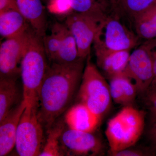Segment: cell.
I'll use <instances>...</instances> for the list:
<instances>
[{"mask_svg": "<svg viewBox=\"0 0 156 156\" xmlns=\"http://www.w3.org/2000/svg\"><path fill=\"white\" fill-rule=\"evenodd\" d=\"M0 121L21 102L16 78H0Z\"/></svg>", "mask_w": 156, "mask_h": 156, "instance_id": "ac0fdd59", "label": "cell"}, {"mask_svg": "<svg viewBox=\"0 0 156 156\" xmlns=\"http://www.w3.org/2000/svg\"><path fill=\"white\" fill-rule=\"evenodd\" d=\"M31 28L17 36L5 39L0 46V78L17 79Z\"/></svg>", "mask_w": 156, "mask_h": 156, "instance_id": "52a82bcc", "label": "cell"}, {"mask_svg": "<svg viewBox=\"0 0 156 156\" xmlns=\"http://www.w3.org/2000/svg\"><path fill=\"white\" fill-rule=\"evenodd\" d=\"M55 23L60 34L61 43L58 54L53 62L71 64L83 59L80 57L75 39L66 26L60 23Z\"/></svg>", "mask_w": 156, "mask_h": 156, "instance_id": "e0dca14e", "label": "cell"}, {"mask_svg": "<svg viewBox=\"0 0 156 156\" xmlns=\"http://www.w3.org/2000/svg\"><path fill=\"white\" fill-rule=\"evenodd\" d=\"M98 67L102 74L110 79L124 72L128 64L130 51H112L94 47Z\"/></svg>", "mask_w": 156, "mask_h": 156, "instance_id": "7c38bea8", "label": "cell"}, {"mask_svg": "<svg viewBox=\"0 0 156 156\" xmlns=\"http://www.w3.org/2000/svg\"><path fill=\"white\" fill-rule=\"evenodd\" d=\"M128 148L125 149L115 152H109V154L113 156H147L150 154L144 151L136 149Z\"/></svg>", "mask_w": 156, "mask_h": 156, "instance_id": "484cf974", "label": "cell"}, {"mask_svg": "<svg viewBox=\"0 0 156 156\" xmlns=\"http://www.w3.org/2000/svg\"><path fill=\"white\" fill-rule=\"evenodd\" d=\"M144 96L146 104L150 112L153 122L156 120V87L148 89Z\"/></svg>", "mask_w": 156, "mask_h": 156, "instance_id": "cb8c5ba5", "label": "cell"}, {"mask_svg": "<svg viewBox=\"0 0 156 156\" xmlns=\"http://www.w3.org/2000/svg\"><path fill=\"white\" fill-rule=\"evenodd\" d=\"M47 8L50 13L59 17H66L73 12L70 0H49Z\"/></svg>", "mask_w": 156, "mask_h": 156, "instance_id": "603a6c76", "label": "cell"}, {"mask_svg": "<svg viewBox=\"0 0 156 156\" xmlns=\"http://www.w3.org/2000/svg\"><path fill=\"white\" fill-rule=\"evenodd\" d=\"M73 11L86 14L99 20L111 9L112 4L106 0H70Z\"/></svg>", "mask_w": 156, "mask_h": 156, "instance_id": "d6986e66", "label": "cell"}, {"mask_svg": "<svg viewBox=\"0 0 156 156\" xmlns=\"http://www.w3.org/2000/svg\"><path fill=\"white\" fill-rule=\"evenodd\" d=\"M101 119L88 107L78 102L68 110L64 122L68 128L73 130L94 132L100 125Z\"/></svg>", "mask_w": 156, "mask_h": 156, "instance_id": "4fadbf2b", "label": "cell"}, {"mask_svg": "<svg viewBox=\"0 0 156 156\" xmlns=\"http://www.w3.org/2000/svg\"><path fill=\"white\" fill-rule=\"evenodd\" d=\"M144 12L151 20L156 31V5L154 3L151 7Z\"/></svg>", "mask_w": 156, "mask_h": 156, "instance_id": "83f0119b", "label": "cell"}, {"mask_svg": "<svg viewBox=\"0 0 156 156\" xmlns=\"http://www.w3.org/2000/svg\"><path fill=\"white\" fill-rule=\"evenodd\" d=\"M30 27L17 9H10L0 12V35L4 38H10L22 34Z\"/></svg>", "mask_w": 156, "mask_h": 156, "instance_id": "2e32d148", "label": "cell"}, {"mask_svg": "<svg viewBox=\"0 0 156 156\" xmlns=\"http://www.w3.org/2000/svg\"><path fill=\"white\" fill-rule=\"evenodd\" d=\"M37 108V105L26 104L20 118L15 145L18 155L39 156L43 150L44 128L38 118Z\"/></svg>", "mask_w": 156, "mask_h": 156, "instance_id": "8992f818", "label": "cell"}, {"mask_svg": "<svg viewBox=\"0 0 156 156\" xmlns=\"http://www.w3.org/2000/svg\"><path fill=\"white\" fill-rule=\"evenodd\" d=\"M123 73L135 84L138 94L144 95L153 77L152 59L144 45H141L131 53Z\"/></svg>", "mask_w": 156, "mask_h": 156, "instance_id": "30bf717a", "label": "cell"}, {"mask_svg": "<svg viewBox=\"0 0 156 156\" xmlns=\"http://www.w3.org/2000/svg\"><path fill=\"white\" fill-rule=\"evenodd\" d=\"M85 60L71 64L52 62L38 94L37 113L47 130L68 108L82 80Z\"/></svg>", "mask_w": 156, "mask_h": 156, "instance_id": "6da1fadb", "label": "cell"}, {"mask_svg": "<svg viewBox=\"0 0 156 156\" xmlns=\"http://www.w3.org/2000/svg\"><path fill=\"white\" fill-rule=\"evenodd\" d=\"M26 107L23 99L0 121V156L7 155L15 147L17 128Z\"/></svg>", "mask_w": 156, "mask_h": 156, "instance_id": "8fae6325", "label": "cell"}, {"mask_svg": "<svg viewBox=\"0 0 156 156\" xmlns=\"http://www.w3.org/2000/svg\"><path fill=\"white\" fill-rule=\"evenodd\" d=\"M106 1L109 2L112 4H114V5H115V4H116L118 0H106Z\"/></svg>", "mask_w": 156, "mask_h": 156, "instance_id": "f546056e", "label": "cell"}, {"mask_svg": "<svg viewBox=\"0 0 156 156\" xmlns=\"http://www.w3.org/2000/svg\"><path fill=\"white\" fill-rule=\"evenodd\" d=\"M112 98L115 103L124 106L131 105L138 94L134 82L124 73L108 79Z\"/></svg>", "mask_w": 156, "mask_h": 156, "instance_id": "9a60e30c", "label": "cell"}, {"mask_svg": "<svg viewBox=\"0 0 156 156\" xmlns=\"http://www.w3.org/2000/svg\"><path fill=\"white\" fill-rule=\"evenodd\" d=\"M156 0H118L116 5L126 17L134 20L149 9Z\"/></svg>", "mask_w": 156, "mask_h": 156, "instance_id": "44dd1931", "label": "cell"}, {"mask_svg": "<svg viewBox=\"0 0 156 156\" xmlns=\"http://www.w3.org/2000/svg\"><path fill=\"white\" fill-rule=\"evenodd\" d=\"M60 143L64 155L98 156L104 152L103 143L93 132L64 129Z\"/></svg>", "mask_w": 156, "mask_h": 156, "instance_id": "9c48e42d", "label": "cell"}, {"mask_svg": "<svg viewBox=\"0 0 156 156\" xmlns=\"http://www.w3.org/2000/svg\"><path fill=\"white\" fill-rule=\"evenodd\" d=\"M149 136L153 144L154 148L156 147V120L153 122L152 127L149 132Z\"/></svg>", "mask_w": 156, "mask_h": 156, "instance_id": "f1b7e54d", "label": "cell"}, {"mask_svg": "<svg viewBox=\"0 0 156 156\" xmlns=\"http://www.w3.org/2000/svg\"><path fill=\"white\" fill-rule=\"evenodd\" d=\"M65 122L59 120L47 130V137L39 156H64L61 147L60 138L65 129Z\"/></svg>", "mask_w": 156, "mask_h": 156, "instance_id": "ffe728a7", "label": "cell"}, {"mask_svg": "<svg viewBox=\"0 0 156 156\" xmlns=\"http://www.w3.org/2000/svg\"><path fill=\"white\" fill-rule=\"evenodd\" d=\"M124 15L117 6L112 7L99 23L94 47L112 51H130L138 44L139 37L122 20Z\"/></svg>", "mask_w": 156, "mask_h": 156, "instance_id": "277c9868", "label": "cell"}, {"mask_svg": "<svg viewBox=\"0 0 156 156\" xmlns=\"http://www.w3.org/2000/svg\"><path fill=\"white\" fill-rule=\"evenodd\" d=\"M43 38L31 29L20 65L23 97L26 104L37 105L38 94L48 66Z\"/></svg>", "mask_w": 156, "mask_h": 156, "instance_id": "7a4b0ae2", "label": "cell"}, {"mask_svg": "<svg viewBox=\"0 0 156 156\" xmlns=\"http://www.w3.org/2000/svg\"><path fill=\"white\" fill-rule=\"evenodd\" d=\"M144 112L131 105L125 106L108 123L105 134L110 151L131 147L138 141L144 128Z\"/></svg>", "mask_w": 156, "mask_h": 156, "instance_id": "3957f363", "label": "cell"}, {"mask_svg": "<svg viewBox=\"0 0 156 156\" xmlns=\"http://www.w3.org/2000/svg\"><path fill=\"white\" fill-rule=\"evenodd\" d=\"M77 95L78 102L83 104L101 119L110 108L112 98L109 84L90 56L87 59Z\"/></svg>", "mask_w": 156, "mask_h": 156, "instance_id": "5b68a950", "label": "cell"}, {"mask_svg": "<svg viewBox=\"0 0 156 156\" xmlns=\"http://www.w3.org/2000/svg\"><path fill=\"white\" fill-rule=\"evenodd\" d=\"M43 42L48 59L53 62L58 54L61 43L60 34L55 23L52 26L51 34L46 35L43 38Z\"/></svg>", "mask_w": 156, "mask_h": 156, "instance_id": "7402d4cb", "label": "cell"}, {"mask_svg": "<svg viewBox=\"0 0 156 156\" xmlns=\"http://www.w3.org/2000/svg\"><path fill=\"white\" fill-rule=\"evenodd\" d=\"M143 44L144 45L149 52L153 61V77L151 83L148 89H149L156 87V39L146 41Z\"/></svg>", "mask_w": 156, "mask_h": 156, "instance_id": "d4e9b609", "label": "cell"}, {"mask_svg": "<svg viewBox=\"0 0 156 156\" xmlns=\"http://www.w3.org/2000/svg\"><path fill=\"white\" fill-rule=\"evenodd\" d=\"M155 5H156V2H155Z\"/></svg>", "mask_w": 156, "mask_h": 156, "instance_id": "1f68e13d", "label": "cell"}, {"mask_svg": "<svg viewBox=\"0 0 156 156\" xmlns=\"http://www.w3.org/2000/svg\"><path fill=\"white\" fill-rule=\"evenodd\" d=\"M101 20L73 12L66 17L65 24L75 39L80 57L86 59L90 56Z\"/></svg>", "mask_w": 156, "mask_h": 156, "instance_id": "ba28073f", "label": "cell"}, {"mask_svg": "<svg viewBox=\"0 0 156 156\" xmlns=\"http://www.w3.org/2000/svg\"><path fill=\"white\" fill-rule=\"evenodd\" d=\"M48 1H49V0H48Z\"/></svg>", "mask_w": 156, "mask_h": 156, "instance_id": "d6a6232c", "label": "cell"}, {"mask_svg": "<svg viewBox=\"0 0 156 156\" xmlns=\"http://www.w3.org/2000/svg\"><path fill=\"white\" fill-rule=\"evenodd\" d=\"M153 151L155 152V154H156V148H154L153 150Z\"/></svg>", "mask_w": 156, "mask_h": 156, "instance_id": "4dcf8cb0", "label": "cell"}, {"mask_svg": "<svg viewBox=\"0 0 156 156\" xmlns=\"http://www.w3.org/2000/svg\"><path fill=\"white\" fill-rule=\"evenodd\" d=\"M10 9L18 10L15 0H0V12Z\"/></svg>", "mask_w": 156, "mask_h": 156, "instance_id": "4316f807", "label": "cell"}, {"mask_svg": "<svg viewBox=\"0 0 156 156\" xmlns=\"http://www.w3.org/2000/svg\"><path fill=\"white\" fill-rule=\"evenodd\" d=\"M17 9L28 23L31 28L40 37L46 35L47 21L41 0H15Z\"/></svg>", "mask_w": 156, "mask_h": 156, "instance_id": "5bb4252c", "label": "cell"}]
</instances>
